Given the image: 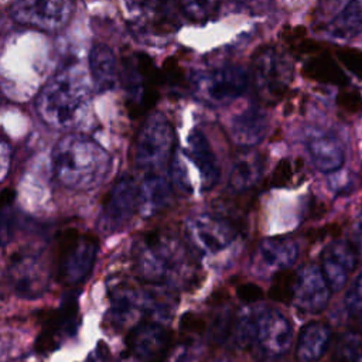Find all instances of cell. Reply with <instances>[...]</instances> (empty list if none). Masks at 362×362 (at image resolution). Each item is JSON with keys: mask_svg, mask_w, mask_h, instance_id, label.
I'll list each match as a JSON object with an SVG mask.
<instances>
[{"mask_svg": "<svg viewBox=\"0 0 362 362\" xmlns=\"http://www.w3.org/2000/svg\"><path fill=\"white\" fill-rule=\"evenodd\" d=\"M177 6L187 20L204 24L216 16L221 0H177Z\"/></svg>", "mask_w": 362, "mask_h": 362, "instance_id": "obj_31", "label": "cell"}, {"mask_svg": "<svg viewBox=\"0 0 362 362\" xmlns=\"http://www.w3.org/2000/svg\"><path fill=\"white\" fill-rule=\"evenodd\" d=\"M264 170V157L257 151H243L240 153L230 168L229 173V188L236 194L246 192L252 189L262 178Z\"/></svg>", "mask_w": 362, "mask_h": 362, "instance_id": "obj_27", "label": "cell"}, {"mask_svg": "<svg viewBox=\"0 0 362 362\" xmlns=\"http://www.w3.org/2000/svg\"><path fill=\"white\" fill-rule=\"evenodd\" d=\"M236 1H252V0H236Z\"/></svg>", "mask_w": 362, "mask_h": 362, "instance_id": "obj_44", "label": "cell"}, {"mask_svg": "<svg viewBox=\"0 0 362 362\" xmlns=\"http://www.w3.org/2000/svg\"><path fill=\"white\" fill-rule=\"evenodd\" d=\"M354 247L356 249L358 255H362V216L358 219L355 229H354Z\"/></svg>", "mask_w": 362, "mask_h": 362, "instance_id": "obj_42", "label": "cell"}, {"mask_svg": "<svg viewBox=\"0 0 362 362\" xmlns=\"http://www.w3.org/2000/svg\"><path fill=\"white\" fill-rule=\"evenodd\" d=\"M74 13V0H16L10 16L18 24L41 31L64 28Z\"/></svg>", "mask_w": 362, "mask_h": 362, "instance_id": "obj_11", "label": "cell"}, {"mask_svg": "<svg viewBox=\"0 0 362 362\" xmlns=\"http://www.w3.org/2000/svg\"><path fill=\"white\" fill-rule=\"evenodd\" d=\"M127 354L139 362H163L171 348V332L157 321H140L126 338Z\"/></svg>", "mask_w": 362, "mask_h": 362, "instance_id": "obj_15", "label": "cell"}, {"mask_svg": "<svg viewBox=\"0 0 362 362\" xmlns=\"http://www.w3.org/2000/svg\"><path fill=\"white\" fill-rule=\"evenodd\" d=\"M269 119L264 110L257 106H252L233 116L230 120L229 133L236 146L252 148L264 139Z\"/></svg>", "mask_w": 362, "mask_h": 362, "instance_id": "obj_22", "label": "cell"}, {"mask_svg": "<svg viewBox=\"0 0 362 362\" xmlns=\"http://www.w3.org/2000/svg\"><path fill=\"white\" fill-rule=\"evenodd\" d=\"M81 325L79 307L75 296L64 298L61 305L44 315L41 331L35 339L38 354H51L65 341L76 335Z\"/></svg>", "mask_w": 362, "mask_h": 362, "instance_id": "obj_13", "label": "cell"}, {"mask_svg": "<svg viewBox=\"0 0 362 362\" xmlns=\"http://www.w3.org/2000/svg\"><path fill=\"white\" fill-rule=\"evenodd\" d=\"M92 90L88 71L79 64H69L44 83L35 99V110L49 127L74 129L90 110Z\"/></svg>", "mask_w": 362, "mask_h": 362, "instance_id": "obj_1", "label": "cell"}, {"mask_svg": "<svg viewBox=\"0 0 362 362\" xmlns=\"http://www.w3.org/2000/svg\"><path fill=\"white\" fill-rule=\"evenodd\" d=\"M110 163V154L96 140L81 133L62 136L52 151L54 174L71 189L98 187L109 173Z\"/></svg>", "mask_w": 362, "mask_h": 362, "instance_id": "obj_3", "label": "cell"}, {"mask_svg": "<svg viewBox=\"0 0 362 362\" xmlns=\"http://www.w3.org/2000/svg\"><path fill=\"white\" fill-rule=\"evenodd\" d=\"M255 341L269 355H283L288 351L293 338L291 322L277 310L255 313Z\"/></svg>", "mask_w": 362, "mask_h": 362, "instance_id": "obj_16", "label": "cell"}, {"mask_svg": "<svg viewBox=\"0 0 362 362\" xmlns=\"http://www.w3.org/2000/svg\"><path fill=\"white\" fill-rule=\"evenodd\" d=\"M296 279L297 273L290 269L279 270L272 277V284L269 288V298L277 303H290L293 301L294 290H296Z\"/></svg>", "mask_w": 362, "mask_h": 362, "instance_id": "obj_32", "label": "cell"}, {"mask_svg": "<svg viewBox=\"0 0 362 362\" xmlns=\"http://www.w3.org/2000/svg\"><path fill=\"white\" fill-rule=\"evenodd\" d=\"M249 86L247 71L238 64H222L197 71L189 88L197 99L206 105H226L242 96Z\"/></svg>", "mask_w": 362, "mask_h": 362, "instance_id": "obj_8", "label": "cell"}, {"mask_svg": "<svg viewBox=\"0 0 362 362\" xmlns=\"http://www.w3.org/2000/svg\"><path fill=\"white\" fill-rule=\"evenodd\" d=\"M8 276L14 291L23 298H37L48 288V266L38 252L20 250L8 264Z\"/></svg>", "mask_w": 362, "mask_h": 362, "instance_id": "obj_14", "label": "cell"}, {"mask_svg": "<svg viewBox=\"0 0 362 362\" xmlns=\"http://www.w3.org/2000/svg\"><path fill=\"white\" fill-rule=\"evenodd\" d=\"M352 362H362V345H359V348H358V351H356V354H355Z\"/></svg>", "mask_w": 362, "mask_h": 362, "instance_id": "obj_43", "label": "cell"}, {"mask_svg": "<svg viewBox=\"0 0 362 362\" xmlns=\"http://www.w3.org/2000/svg\"><path fill=\"white\" fill-rule=\"evenodd\" d=\"M252 75L256 93L266 105L280 102L294 76L290 58L274 45L259 47L252 57Z\"/></svg>", "mask_w": 362, "mask_h": 362, "instance_id": "obj_7", "label": "cell"}, {"mask_svg": "<svg viewBox=\"0 0 362 362\" xmlns=\"http://www.w3.org/2000/svg\"><path fill=\"white\" fill-rule=\"evenodd\" d=\"M11 164V144L8 139L0 133V184L6 180Z\"/></svg>", "mask_w": 362, "mask_h": 362, "instance_id": "obj_41", "label": "cell"}, {"mask_svg": "<svg viewBox=\"0 0 362 362\" xmlns=\"http://www.w3.org/2000/svg\"><path fill=\"white\" fill-rule=\"evenodd\" d=\"M337 59L356 78L362 79V51L355 48H338L335 51Z\"/></svg>", "mask_w": 362, "mask_h": 362, "instance_id": "obj_33", "label": "cell"}, {"mask_svg": "<svg viewBox=\"0 0 362 362\" xmlns=\"http://www.w3.org/2000/svg\"><path fill=\"white\" fill-rule=\"evenodd\" d=\"M303 75L310 81L321 82L325 85H335L339 88L348 85V78L334 57L320 51L311 54L304 62Z\"/></svg>", "mask_w": 362, "mask_h": 362, "instance_id": "obj_29", "label": "cell"}, {"mask_svg": "<svg viewBox=\"0 0 362 362\" xmlns=\"http://www.w3.org/2000/svg\"><path fill=\"white\" fill-rule=\"evenodd\" d=\"M329 178H328V185L329 188L337 192V194H348L352 187H354V181L351 178L349 174L346 173H339V170L329 173Z\"/></svg>", "mask_w": 362, "mask_h": 362, "instance_id": "obj_39", "label": "cell"}, {"mask_svg": "<svg viewBox=\"0 0 362 362\" xmlns=\"http://www.w3.org/2000/svg\"><path fill=\"white\" fill-rule=\"evenodd\" d=\"M324 33L338 41H351L362 33V4L344 0L322 23Z\"/></svg>", "mask_w": 362, "mask_h": 362, "instance_id": "obj_24", "label": "cell"}, {"mask_svg": "<svg viewBox=\"0 0 362 362\" xmlns=\"http://www.w3.org/2000/svg\"><path fill=\"white\" fill-rule=\"evenodd\" d=\"M99 250L98 239L76 228H66L57 236L55 277L64 287L76 288L90 274Z\"/></svg>", "mask_w": 362, "mask_h": 362, "instance_id": "obj_5", "label": "cell"}, {"mask_svg": "<svg viewBox=\"0 0 362 362\" xmlns=\"http://www.w3.org/2000/svg\"><path fill=\"white\" fill-rule=\"evenodd\" d=\"M293 175H294L293 163L288 158H283L277 163V165L274 167L270 175V187L283 188L291 181Z\"/></svg>", "mask_w": 362, "mask_h": 362, "instance_id": "obj_36", "label": "cell"}, {"mask_svg": "<svg viewBox=\"0 0 362 362\" xmlns=\"http://www.w3.org/2000/svg\"><path fill=\"white\" fill-rule=\"evenodd\" d=\"M305 147L311 163L321 173L341 170L345 163V148L342 141L325 130H311L305 140Z\"/></svg>", "mask_w": 362, "mask_h": 362, "instance_id": "obj_21", "label": "cell"}, {"mask_svg": "<svg viewBox=\"0 0 362 362\" xmlns=\"http://www.w3.org/2000/svg\"><path fill=\"white\" fill-rule=\"evenodd\" d=\"M132 257L134 272L147 284L187 287L197 280L184 245L170 233L150 230L140 235L133 243Z\"/></svg>", "mask_w": 362, "mask_h": 362, "instance_id": "obj_2", "label": "cell"}, {"mask_svg": "<svg viewBox=\"0 0 362 362\" xmlns=\"http://www.w3.org/2000/svg\"><path fill=\"white\" fill-rule=\"evenodd\" d=\"M236 296L240 301H243L246 304H253L256 301H260L263 298L264 293L255 283H242L236 288Z\"/></svg>", "mask_w": 362, "mask_h": 362, "instance_id": "obj_40", "label": "cell"}, {"mask_svg": "<svg viewBox=\"0 0 362 362\" xmlns=\"http://www.w3.org/2000/svg\"><path fill=\"white\" fill-rule=\"evenodd\" d=\"M137 17L143 24L150 25L156 31L167 33L175 28L174 8L177 0H132Z\"/></svg>", "mask_w": 362, "mask_h": 362, "instance_id": "obj_28", "label": "cell"}, {"mask_svg": "<svg viewBox=\"0 0 362 362\" xmlns=\"http://www.w3.org/2000/svg\"><path fill=\"white\" fill-rule=\"evenodd\" d=\"M163 362H198V358L192 346L187 344H180L174 348H170Z\"/></svg>", "mask_w": 362, "mask_h": 362, "instance_id": "obj_38", "label": "cell"}, {"mask_svg": "<svg viewBox=\"0 0 362 362\" xmlns=\"http://www.w3.org/2000/svg\"><path fill=\"white\" fill-rule=\"evenodd\" d=\"M358 263V252L352 243L334 240L321 253V273L331 290L339 291L346 284Z\"/></svg>", "mask_w": 362, "mask_h": 362, "instance_id": "obj_18", "label": "cell"}, {"mask_svg": "<svg viewBox=\"0 0 362 362\" xmlns=\"http://www.w3.org/2000/svg\"><path fill=\"white\" fill-rule=\"evenodd\" d=\"M342 89L339 90V93L337 95V103L338 106L349 113V115H355V113H359L361 109H362V98H361V93L358 92V89H354V88H348L346 85L345 86H341Z\"/></svg>", "mask_w": 362, "mask_h": 362, "instance_id": "obj_34", "label": "cell"}, {"mask_svg": "<svg viewBox=\"0 0 362 362\" xmlns=\"http://www.w3.org/2000/svg\"><path fill=\"white\" fill-rule=\"evenodd\" d=\"M180 328L187 335H201L206 329V322L198 314L188 311L180 320Z\"/></svg>", "mask_w": 362, "mask_h": 362, "instance_id": "obj_37", "label": "cell"}, {"mask_svg": "<svg viewBox=\"0 0 362 362\" xmlns=\"http://www.w3.org/2000/svg\"><path fill=\"white\" fill-rule=\"evenodd\" d=\"M146 290L127 281H116L109 287V321L116 328L136 325L146 317L167 318L171 315L175 298L164 291Z\"/></svg>", "mask_w": 362, "mask_h": 362, "instance_id": "obj_4", "label": "cell"}, {"mask_svg": "<svg viewBox=\"0 0 362 362\" xmlns=\"http://www.w3.org/2000/svg\"><path fill=\"white\" fill-rule=\"evenodd\" d=\"M331 288L327 284L321 269L314 264L301 267L296 279V290L293 296L294 305L303 313H321L329 301Z\"/></svg>", "mask_w": 362, "mask_h": 362, "instance_id": "obj_19", "label": "cell"}, {"mask_svg": "<svg viewBox=\"0 0 362 362\" xmlns=\"http://www.w3.org/2000/svg\"><path fill=\"white\" fill-rule=\"evenodd\" d=\"M126 82L129 109L133 116H140L156 105L164 78L163 72L156 68L153 59L139 52L126 68Z\"/></svg>", "mask_w": 362, "mask_h": 362, "instance_id": "obj_9", "label": "cell"}, {"mask_svg": "<svg viewBox=\"0 0 362 362\" xmlns=\"http://www.w3.org/2000/svg\"><path fill=\"white\" fill-rule=\"evenodd\" d=\"M332 339L331 327L322 321L305 324L298 334L296 345L297 362H318L327 352Z\"/></svg>", "mask_w": 362, "mask_h": 362, "instance_id": "obj_25", "label": "cell"}, {"mask_svg": "<svg viewBox=\"0 0 362 362\" xmlns=\"http://www.w3.org/2000/svg\"><path fill=\"white\" fill-rule=\"evenodd\" d=\"M137 211V185L134 180L123 174L103 197L98 226L110 235L120 230Z\"/></svg>", "mask_w": 362, "mask_h": 362, "instance_id": "obj_12", "label": "cell"}, {"mask_svg": "<svg viewBox=\"0 0 362 362\" xmlns=\"http://www.w3.org/2000/svg\"><path fill=\"white\" fill-rule=\"evenodd\" d=\"M345 305L354 315L362 318V272L355 277L354 283L345 294Z\"/></svg>", "mask_w": 362, "mask_h": 362, "instance_id": "obj_35", "label": "cell"}, {"mask_svg": "<svg viewBox=\"0 0 362 362\" xmlns=\"http://www.w3.org/2000/svg\"><path fill=\"white\" fill-rule=\"evenodd\" d=\"M298 257L296 242L286 236H274L262 240L255 253V266L260 276L274 274L279 270L290 269Z\"/></svg>", "mask_w": 362, "mask_h": 362, "instance_id": "obj_20", "label": "cell"}, {"mask_svg": "<svg viewBox=\"0 0 362 362\" xmlns=\"http://www.w3.org/2000/svg\"><path fill=\"white\" fill-rule=\"evenodd\" d=\"M17 225V209H16V192L11 188H4L0 192V246L6 247Z\"/></svg>", "mask_w": 362, "mask_h": 362, "instance_id": "obj_30", "label": "cell"}, {"mask_svg": "<svg viewBox=\"0 0 362 362\" xmlns=\"http://www.w3.org/2000/svg\"><path fill=\"white\" fill-rule=\"evenodd\" d=\"M181 156L197 171L199 192L209 191L216 185L221 175L219 164L209 140L199 129L189 132Z\"/></svg>", "mask_w": 362, "mask_h": 362, "instance_id": "obj_17", "label": "cell"}, {"mask_svg": "<svg viewBox=\"0 0 362 362\" xmlns=\"http://www.w3.org/2000/svg\"><path fill=\"white\" fill-rule=\"evenodd\" d=\"M173 124L161 113L150 115L140 127L134 141V165L144 174H158L170 165L175 153Z\"/></svg>", "mask_w": 362, "mask_h": 362, "instance_id": "obj_6", "label": "cell"}, {"mask_svg": "<svg viewBox=\"0 0 362 362\" xmlns=\"http://www.w3.org/2000/svg\"><path fill=\"white\" fill-rule=\"evenodd\" d=\"M89 78L93 90L105 93L112 90L117 82V64L113 51L105 44H95L89 52Z\"/></svg>", "mask_w": 362, "mask_h": 362, "instance_id": "obj_26", "label": "cell"}, {"mask_svg": "<svg viewBox=\"0 0 362 362\" xmlns=\"http://www.w3.org/2000/svg\"><path fill=\"white\" fill-rule=\"evenodd\" d=\"M236 226L221 216L198 214L185 221V238L201 255H216L236 239Z\"/></svg>", "mask_w": 362, "mask_h": 362, "instance_id": "obj_10", "label": "cell"}, {"mask_svg": "<svg viewBox=\"0 0 362 362\" xmlns=\"http://www.w3.org/2000/svg\"><path fill=\"white\" fill-rule=\"evenodd\" d=\"M173 202V187L170 181L160 174H146L137 187V212L143 218H151Z\"/></svg>", "mask_w": 362, "mask_h": 362, "instance_id": "obj_23", "label": "cell"}]
</instances>
